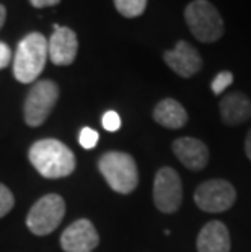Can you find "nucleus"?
Returning a JSON list of instances; mask_svg holds the SVG:
<instances>
[{"label": "nucleus", "instance_id": "obj_1", "mask_svg": "<svg viewBox=\"0 0 251 252\" xmlns=\"http://www.w3.org/2000/svg\"><path fill=\"white\" fill-rule=\"evenodd\" d=\"M30 163L46 179L67 178L75 169V157L72 150L56 138H42L31 145Z\"/></svg>", "mask_w": 251, "mask_h": 252}, {"label": "nucleus", "instance_id": "obj_2", "mask_svg": "<svg viewBox=\"0 0 251 252\" xmlns=\"http://www.w3.org/2000/svg\"><path fill=\"white\" fill-rule=\"evenodd\" d=\"M47 61V39L41 33H30L20 41L13 59V73L20 83H31L39 77Z\"/></svg>", "mask_w": 251, "mask_h": 252}, {"label": "nucleus", "instance_id": "obj_3", "mask_svg": "<svg viewBox=\"0 0 251 252\" xmlns=\"http://www.w3.org/2000/svg\"><path fill=\"white\" fill-rule=\"evenodd\" d=\"M98 169L108 186L117 194H131L139 184V171L134 158L124 152H108L100 158Z\"/></svg>", "mask_w": 251, "mask_h": 252}, {"label": "nucleus", "instance_id": "obj_4", "mask_svg": "<svg viewBox=\"0 0 251 252\" xmlns=\"http://www.w3.org/2000/svg\"><path fill=\"white\" fill-rule=\"evenodd\" d=\"M184 20L197 41L215 42L223 36V20L209 0H193L184 10Z\"/></svg>", "mask_w": 251, "mask_h": 252}, {"label": "nucleus", "instance_id": "obj_5", "mask_svg": "<svg viewBox=\"0 0 251 252\" xmlns=\"http://www.w3.org/2000/svg\"><path fill=\"white\" fill-rule=\"evenodd\" d=\"M66 215V202L57 194L41 197L31 207L26 217V226L36 236H46L56 231Z\"/></svg>", "mask_w": 251, "mask_h": 252}, {"label": "nucleus", "instance_id": "obj_6", "mask_svg": "<svg viewBox=\"0 0 251 252\" xmlns=\"http://www.w3.org/2000/svg\"><path fill=\"white\" fill-rule=\"evenodd\" d=\"M59 98V87L51 80H41L30 90L25 101V122L30 127H39L46 122Z\"/></svg>", "mask_w": 251, "mask_h": 252}, {"label": "nucleus", "instance_id": "obj_7", "mask_svg": "<svg viewBox=\"0 0 251 252\" xmlns=\"http://www.w3.org/2000/svg\"><path fill=\"white\" fill-rule=\"evenodd\" d=\"M237 200V190L225 179H211L197 187L194 192V202L202 212L220 213L225 212Z\"/></svg>", "mask_w": 251, "mask_h": 252}, {"label": "nucleus", "instance_id": "obj_8", "mask_svg": "<svg viewBox=\"0 0 251 252\" xmlns=\"http://www.w3.org/2000/svg\"><path fill=\"white\" fill-rule=\"evenodd\" d=\"M183 202V186L173 168L158 169L153 179V203L162 213H175Z\"/></svg>", "mask_w": 251, "mask_h": 252}, {"label": "nucleus", "instance_id": "obj_9", "mask_svg": "<svg viewBox=\"0 0 251 252\" xmlns=\"http://www.w3.org/2000/svg\"><path fill=\"white\" fill-rule=\"evenodd\" d=\"M98 244L100 236L87 218L73 221L61 236V248L66 252H92Z\"/></svg>", "mask_w": 251, "mask_h": 252}, {"label": "nucleus", "instance_id": "obj_10", "mask_svg": "<svg viewBox=\"0 0 251 252\" xmlns=\"http://www.w3.org/2000/svg\"><path fill=\"white\" fill-rule=\"evenodd\" d=\"M54 34L47 41V57L56 65H71L78 51L77 36L67 26L54 25Z\"/></svg>", "mask_w": 251, "mask_h": 252}, {"label": "nucleus", "instance_id": "obj_11", "mask_svg": "<svg viewBox=\"0 0 251 252\" xmlns=\"http://www.w3.org/2000/svg\"><path fill=\"white\" fill-rule=\"evenodd\" d=\"M165 63L183 78H189L202 68V59L193 46L186 41H178L173 51L163 54Z\"/></svg>", "mask_w": 251, "mask_h": 252}, {"label": "nucleus", "instance_id": "obj_12", "mask_svg": "<svg viewBox=\"0 0 251 252\" xmlns=\"http://www.w3.org/2000/svg\"><path fill=\"white\" fill-rule=\"evenodd\" d=\"M173 153L176 158L191 171H201L209 161V148L204 142L193 137H181L173 142Z\"/></svg>", "mask_w": 251, "mask_h": 252}, {"label": "nucleus", "instance_id": "obj_13", "mask_svg": "<svg viewBox=\"0 0 251 252\" xmlns=\"http://www.w3.org/2000/svg\"><path fill=\"white\" fill-rule=\"evenodd\" d=\"M197 252H230V233L222 221H209L196 239Z\"/></svg>", "mask_w": 251, "mask_h": 252}, {"label": "nucleus", "instance_id": "obj_14", "mask_svg": "<svg viewBox=\"0 0 251 252\" xmlns=\"http://www.w3.org/2000/svg\"><path fill=\"white\" fill-rule=\"evenodd\" d=\"M220 116L227 126L243 124L251 117V101L242 91L228 93L220 101Z\"/></svg>", "mask_w": 251, "mask_h": 252}, {"label": "nucleus", "instance_id": "obj_15", "mask_svg": "<svg viewBox=\"0 0 251 252\" xmlns=\"http://www.w3.org/2000/svg\"><path fill=\"white\" fill-rule=\"evenodd\" d=\"M153 119L167 128H181L188 122V112L176 99L167 98L155 106Z\"/></svg>", "mask_w": 251, "mask_h": 252}, {"label": "nucleus", "instance_id": "obj_16", "mask_svg": "<svg viewBox=\"0 0 251 252\" xmlns=\"http://www.w3.org/2000/svg\"><path fill=\"white\" fill-rule=\"evenodd\" d=\"M114 7L122 17L136 18L145 12L147 0H114Z\"/></svg>", "mask_w": 251, "mask_h": 252}, {"label": "nucleus", "instance_id": "obj_17", "mask_svg": "<svg viewBox=\"0 0 251 252\" xmlns=\"http://www.w3.org/2000/svg\"><path fill=\"white\" fill-rule=\"evenodd\" d=\"M233 82V73L228 70H223L220 73H217V77L214 78V82L211 85V88L214 91V94H222Z\"/></svg>", "mask_w": 251, "mask_h": 252}, {"label": "nucleus", "instance_id": "obj_18", "mask_svg": "<svg viewBox=\"0 0 251 252\" xmlns=\"http://www.w3.org/2000/svg\"><path fill=\"white\" fill-rule=\"evenodd\" d=\"M15 205L13 194L10 192L7 186L0 184V218H3L7 213L12 210Z\"/></svg>", "mask_w": 251, "mask_h": 252}, {"label": "nucleus", "instance_id": "obj_19", "mask_svg": "<svg viewBox=\"0 0 251 252\" xmlns=\"http://www.w3.org/2000/svg\"><path fill=\"white\" fill-rule=\"evenodd\" d=\"M98 138H100V135L97 130H93V128H90V127H83L82 130H80L78 142L85 150H92L97 147Z\"/></svg>", "mask_w": 251, "mask_h": 252}, {"label": "nucleus", "instance_id": "obj_20", "mask_svg": "<svg viewBox=\"0 0 251 252\" xmlns=\"http://www.w3.org/2000/svg\"><path fill=\"white\" fill-rule=\"evenodd\" d=\"M101 124L108 132H116L121 127V117L116 111H108L101 119Z\"/></svg>", "mask_w": 251, "mask_h": 252}, {"label": "nucleus", "instance_id": "obj_21", "mask_svg": "<svg viewBox=\"0 0 251 252\" xmlns=\"http://www.w3.org/2000/svg\"><path fill=\"white\" fill-rule=\"evenodd\" d=\"M10 61H12V51H10V47L5 42L0 41V70L7 67Z\"/></svg>", "mask_w": 251, "mask_h": 252}, {"label": "nucleus", "instance_id": "obj_22", "mask_svg": "<svg viewBox=\"0 0 251 252\" xmlns=\"http://www.w3.org/2000/svg\"><path fill=\"white\" fill-rule=\"evenodd\" d=\"M30 2L36 8H44V7H51V5L59 3L61 0H30Z\"/></svg>", "mask_w": 251, "mask_h": 252}, {"label": "nucleus", "instance_id": "obj_23", "mask_svg": "<svg viewBox=\"0 0 251 252\" xmlns=\"http://www.w3.org/2000/svg\"><path fill=\"white\" fill-rule=\"evenodd\" d=\"M245 153H247V157L251 161V128H250V132L247 135V140H245Z\"/></svg>", "mask_w": 251, "mask_h": 252}, {"label": "nucleus", "instance_id": "obj_24", "mask_svg": "<svg viewBox=\"0 0 251 252\" xmlns=\"http://www.w3.org/2000/svg\"><path fill=\"white\" fill-rule=\"evenodd\" d=\"M5 18H7V10H5L3 5H0V30H2V26L5 23Z\"/></svg>", "mask_w": 251, "mask_h": 252}]
</instances>
